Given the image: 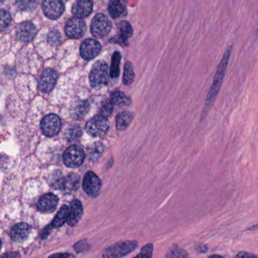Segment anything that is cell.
<instances>
[{
    "label": "cell",
    "instance_id": "cell-1",
    "mask_svg": "<svg viewBox=\"0 0 258 258\" xmlns=\"http://www.w3.org/2000/svg\"><path fill=\"white\" fill-rule=\"evenodd\" d=\"M232 50H233V46H229L227 50L225 51L223 57L219 63L218 67H217L215 75H214V79H213L212 85H211V88L207 92L206 104H205L204 109H203V117L206 116L209 109H211V106L215 102L216 99H217L219 92H220L225 75H226V72L227 70V67H228L230 57H231Z\"/></svg>",
    "mask_w": 258,
    "mask_h": 258
},
{
    "label": "cell",
    "instance_id": "cell-2",
    "mask_svg": "<svg viewBox=\"0 0 258 258\" xmlns=\"http://www.w3.org/2000/svg\"><path fill=\"white\" fill-rule=\"evenodd\" d=\"M138 247L136 241L119 242L103 251V258H121L129 255Z\"/></svg>",
    "mask_w": 258,
    "mask_h": 258
},
{
    "label": "cell",
    "instance_id": "cell-3",
    "mask_svg": "<svg viewBox=\"0 0 258 258\" xmlns=\"http://www.w3.org/2000/svg\"><path fill=\"white\" fill-rule=\"evenodd\" d=\"M108 67L103 60L97 61L92 67L89 75V82L94 89H100L107 82Z\"/></svg>",
    "mask_w": 258,
    "mask_h": 258
},
{
    "label": "cell",
    "instance_id": "cell-4",
    "mask_svg": "<svg viewBox=\"0 0 258 258\" xmlns=\"http://www.w3.org/2000/svg\"><path fill=\"white\" fill-rule=\"evenodd\" d=\"M112 28V22L105 14H96L94 17L91 24V33L96 38H103L106 37Z\"/></svg>",
    "mask_w": 258,
    "mask_h": 258
},
{
    "label": "cell",
    "instance_id": "cell-5",
    "mask_svg": "<svg viewBox=\"0 0 258 258\" xmlns=\"http://www.w3.org/2000/svg\"><path fill=\"white\" fill-rule=\"evenodd\" d=\"M86 157L84 151L81 148L73 145L66 150L63 155V162L66 166L76 168L83 163Z\"/></svg>",
    "mask_w": 258,
    "mask_h": 258
},
{
    "label": "cell",
    "instance_id": "cell-6",
    "mask_svg": "<svg viewBox=\"0 0 258 258\" xmlns=\"http://www.w3.org/2000/svg\"><path fill=\"white\" fill-rule=\"evenodd\" d=\"M109 128L107 118L96 116L91 119L86 124V131L91 136L95 138H102L106 135Z\"/></svg>",
    "mask_w": 258,
    "mask_h": 258
},
{
    "label": "cell",
    "instance_id": "cell-7",
    "mask_svg": "<svg viewBox=\"0 0 258 258\" xmlns=\"http://www.w3.org/2000/svg\"><path fill=\"white\" fill-rule=\"evenodd\" d=\"M40 128L43 135L47 137H54L61 129V120L56 114H49L42 119Z\"/></svg>",
    "mask_w": 258,
    "mask_h": 258
},
{
    "label": "cell",
    "instance_id": "cell-8",
    "mask_svg": "<svg viewBox=\"0 0 258 258\" xmlns=\"http://www.w3.org/2000/svg\"><path fill=\"white\" fill-rule=\"evenodd\" d=\"M102 182L95 173L89 171L83 179V187L84 191L91 197H97L102 189Z\"/></svg>",
    "mask_w": 258,
    "mask_h": 258
},
{
    "label": "cell",
    "instance_id": "cell-9",
    "mask_svg": "<svg viewBox=\"0 0 258 258\" xmlns=\"http://www.w3.org/2000/svg\"><path fill=\"white\" fill-rule=\"evenodd\" d=\"M86 31V22L81 18H71L66 24L65 34L69 38L80 39L84 36Z\"/></svg>",
    "mask_w": 258,
    "mask_h": 258
},
{
    "label": "cell",
    "instance_id": "cell-10",
    "mask_svg": "<svg viewBox=\"0 0 258 258\" xmlns=\"http://www.w3.org/2000/svg\"><path fill=\"white\" fill-rule=\"evenodd\" d=\"M58 74L53 69H46L40 76L39 88L43 93H50L57 83Z\"/></svg>",
    "mask_w": 258,
    "mask_h": 258
},
{
    "label": "cell",
    "instance_id": "cell-11",
    "mask_svg": "<svg viewBox=\"0 0 258 258\" xmlns=\"http://www.w3.org/2000/svg\"><path fill=\"white\" fill-rule=\"evenodd\" d=\"M102 51V46L99 41L93 39H87L80 46V54L84 60H91L99 55Z\"/></svg>",
    "mask_w": 258,
    "mask_h": 258
},
{
    "label": "cell",
    "instance_id": "cell-12",
    "mask_svg": "<svg viewBox=\"0 0 258 258\" xmlns=\"http://www.w3.org/2000/svg\"><path fill=\"white\" fill-rule=\"evenodd\" d=\"M117 29V35L110 39L109 43H116L122 46H128V43H127V40L133 35V28L132 25L128 21H122L118 24Z\"/></svg>",
    "mask_w": 258,
    "mask_h": 258
},
{
    "label": "cell",
    "instance_id": "cell-13",
    "mask_svg": "<svg viewBox=\"0 0 258 258\" xmlns=\"http://www.w3.org/2000/svg\"><path fill=\"white\" fill-rule=\"evenodd\" d=\"M43 9L47 18L52 20L58 19L64 11V5L62 0H45Z\"/></svg>",
    "mask_w": 258,
    "mask_h": 258
},
{
    "label": "cell",
    "instance_id": "cell-14",
    "mask_svg": "<svg viewBox=\"0 0 258 258\" xmlns=\"http://www.w3.org/2000/svg\"><path fill=\"white\" fill-rule=\"evenodd\" d=\"M58 204V197L53 193H46L39 200L37 208L43 213H52Z\"/></svg>",
    "mask_w": 258,
    "mask_h": 258
},
{
    "label": "cell",
    "instance_id": "cell-15",
    "mask_svg": "<svg viewBox=\"0 0 258 258\" xmlns=\"http://www.w3.org/2000/svg\"><path fill=\"white\" fill-rule=\"evenodd\" d=\"M37 34V28L31 22H23L16 30V36L20 41L28 43L33 40Z\"/></svg>",
    "mask_w": 258,
    "mask_h": 258
},
{
    "label": "cell",
    "instance_id": "cell-16",
    "mask_svg": "<svg viewBox=\"0 0 258 258\" xmlns=\"http://www.w3.org/2000/svg\"><path fill=\"white\" fill-rule=\"evenodd\" d=\"M93 2L92 0H76L72 7V13L78 18H87L92 14Z\"/></svg>",
    "mask_w": 258,
    "mask_h": 258
},
{
    "label": "cell",
    "instance_id": "cell-17",
    "mask_svg": "<svg viewBox=\"0 0 258 258\" xmlns=\"http://www.w3.org/2000/svg\"><path fill=\"white\" fill-rule=\"evenodd\" d=\"M83 208L81 202L74 200L70 204V214L67 223L70 227H75L83 217Z\"/></svg>",
    "mask_w": 258,
    "mask_h": 258
},
{
    "label": "cell",
    "instance_id": "cell-18",
    "mask_svg": "<svg viewBox=\"0 0 258 258\" xmlns=\"http://www.w3.org/2000/svg\"><path fill=\"white\" fill-rule=\"evenodd\" d=\"M89 110V103L86 101H76L70 109V114L73 119L79 120L83 119Z\"/></svg>",
    "mask_w": 258,
    "mask_h": 258
},
{
    "label": "cell",
    "instance_id": "cell-19",
    "mask_svg": "<svg viewBox=\"0 0 258 258\" xmlns=\"http://www.w3.org/2000/svg\"><path fill=\"white\" fill-rule=\"evenodd\" d=\"M30 227L27 223H21L15 225L11 232V237L16 243H22L28 237Z\"/></svg>",
    "mask_w": 258,
    "mask_h": 258
},
{
    "label": "cell",
    "instance_id": "cell-20",
    "mask_svg": "<svg viewBox=\"0 0 258 258\" xmlns=\"http://www.w3.org/2000/svg\"><path fill=\"white\" fill-rule=\"evenodd\" d=\"M126 0H110L108 6L109 15L113 19L119 18L126 10Z\"/></svg>",
    "mask_w": 258,
    "mask_h": 258
},
{
    "label": "cell",
    "instance_id": "cell-21",
    "mask_svg": "<svg viewBox=\"0 0 258 258\" xmlns=\"http://www.w3.org/2000/svg\"><path fill=\"white\" fill-rule=\"evenodd\" d=\"M134 114L128 111H122L116 116V128L118 130H125L133 120Z\"/></svg>",
    "mask_w": 258,
    "mask_h": 258
},
{
    "label": "cell",
    "instance_id": "cell-22",
    "mask_svg": "<svg viewBox=\"0 0 258 258\" xmlns=\"http://www.w3.org/2000/svg\"><path fill=\"white\" fill-rule=\"evenodd\" d=\"M69 214H70V208L67 206H63L60 211L57 212V215L53 220L52 223L50 225L52 228H58L62 227L68 219Z\"/></svg>",
    "mask_w": 258,
    "mask_h": 258
},
{
    "label": "cell",
    "instance_id": "cell-23",
    "mask_svg": "<svg viewBox=\"0 0 258 258\" xmlns=\"http://www.w3.org/2000/svg\"><path fill=\"white\" fill-rule=\"evenodd\" d=\"M80 184V178L76 174H71L64 178L63 190L66 193H70L76 191Z\"/></svg>",
    "mask_w": 258,
    "mask_h": 258
},
{
    "label": "cell",
    "instance_id": "cell-24",
    "mask_svg": "<svg viewBox=\"0 0 258 258\" xmlns=\"http://www.w3.org/2000/svg\"><path fill=\"white\" fill-rule=\"evenodd\" d=\"M113 105L117 104L118 106H128L132 103L130 98L127 96L125 93L121 92H113L110 95V99Z\"/></svg>",
    "mask_w": 258,
    "mask_h": 258
},
{
    "label": "cell",
    "instance_id": "cell-25",
    "mask_svg": "<svg viewBox=\"0 0 258 258\" xmlns=\"http://www.w3.org/2000/svg\"><path fill=\"white\" fill-rule=\"evenodd\" d=\"M121 56L119 52H115L112 54V63H111L110 71H109V76L111 78H117L119 75V65H120Z\"/></svg>",
    "mask_w": 258,
    "mask_h": 258
},
{
    "label": "cell",
    "instance_id": "cell-26",
    "mask_svg": "<svg viewBox=\"0 0 258 258\" xmlns=\"http://www.w3.org/2000/svg\"><path fill=\"white\" fill-rule=\"evenodd\" d=\"M83 135L81 127L78 125H70L65 132V137L68 141H75L79 139Z\"/></svg>",
    "mask_w": 258,
    "mask_h": 258
},
{
    "label": "cell",
    "instance_id": "cell-27",
    "mask_svg": "<svg viewBox=\"0 0 258 258\" xmlns=\"http://www.w3.org/2000/svg\"><path fill=\"white\" fill-rule=\"evenodd\" d=\"M40 0H16L18 8L21 11H34L38 5Z\"/></svg>",
    "mask_w": 258,
    "mask_h": 258
},
{
    "label": "cell",
    "instance_id": "cell-28",
    "mask_svg": "<svg viewBox=\"0 0 258 258\" xmlns=\"http://www.w3.org/2000/svg\"><path fill=\"white\" fill-rule=\"evenodd\" d=\"M135 79V71L132 63L126 62L124 67L123 82L124 84L128 86L132 84Z\"/></svg>",
    "mask_w": 258,
    "mask_h": 258
},
{
    "label": "cell",
    "instance_id": "cell-29",
    "mask_svg": "<svg viewBox=\"0 0 258 258\" xmlns=\"http://www.w3.org/2000/svg\"><path fill=\"white\" fill-rule=\"evenodd\" d=\"M103 152V146L100 143L93 144L88 151V155H89V159L92 161L98 159L102 156Z\"/></svg>",
    "mask_w": 258,
    "mask_h": 258
},
{
    "label": "cell",
    "instance_id": "cell-30",
    "mask_svg": "<svg viewBox=\"0 0 258 258\" xmlns=\"http://www.w3.org/2000/svg\"><path fill=\"white\" fill-rule=\"evenodd\" d=\"M64 178L65 177H63L60 171H57V172L53 174L52 177L51 178V182H50L51 184H51L53 188L56 189V190H63Z\"/></svg>",
    "mask_w": 258,
    "mask_h": 258
},
{
    "label": "cell",
    "instance_id": "cell-31",
    "mask_svg": "<svg viewBox=\"0 0 258 258\" xmlns=\"http://www.w3.org/2000/svg\"><path fill=\"white\" fill-rule=\"evenodd\" d=\"M11 18L9 13L5 10L0 9V30H4L9 27Z\"/></svg>",
    "mask_w": 258,
    "mask_h": 258
},
{
    "label": "cell",
    "instance_id": "cell-32",
    "mask_svg": "<svg viewBox=\"0 0 258 258\" xmlns=\"http://www.w3.org/2000/svg\"><path fill=\"white\" fill-rule=\"evenodd\" d=\"M113 103L111 102L110 100H105L102 103V106L100 108V115L103 116V117H109L111 113L113 110Z\"/></svg>",
    "mask_w": 258,
    "mask_h": 258
},
{
    "label": "cell",
    "instance_id": "cell-33",
    "mask_svg": "<svg viewBox=\"0 0 258 258\" xmlns=\"http://www.w3.org/2000/svg\"><path fill=\"white\" fill-rule=\"evenodd\" d=\"M154 246L153 244H148L144 246L141 249L139 255H137L134 258H152Z\"/></svg>",
    "mask_w": 258,
    "mask_h": 258
},
{
    "label": "cell",
    "instance_id": "cell-34",
    "mask_svg": "<svg viewBox=\"0 0 258 258\" xmlns=\"http://www.w3.org/2000/svg\"><path fill=\"white\" fill-rule=\"evenodd\" d=\"M167 258H188V255L185 251L175 249L171 251L167 255Z\"/></svg>",
    "mask_w": 258,
    "mask_h": 258
},
{
    "label": "cell",
    "instance_id": "cell-35",
    "mask_svg": "<svg viewBox=\"0 0 258 258\" xmlns=\"http://www.w3.org/2000/svg\"><path fill=\"white\" fill-rule=\"evenodd\" d=\"M88 246H89V245H88L86 240L79 241V243L74 245V249L77 253H80V252H83L87 250Z\"/></svg>",
    "mask_w": 258,
    "mask_h": 258
},
{
    "label": "cell",
    "instance_id": "cell-36",
    "mask_svg": "<svg viewBox=\"0 0 258 258\" xmlns=\"http://www.w3.org/2000/svg\"><path fill=\"white\" fill-rule=\"evenodd\" d=\"M60 35L58 32L55 31V30L50 32V35H49V40H50V43L56 44L60 41Z\"/></svg>",
    "mask_w": 258,
    "mask_h": 258
},
{
    "label": "cell",
    "instance_id": "cell-37",
    "mask_svg": "<svg viewBox=\"0 0 258 258\" xmlns=\"http://www.w3.org/2000/svg\"><path fill=\"white\" fill-rule=\"evenodd\" d=\"M235 258H258V255H255L249 252H240L237 254Z\"/></svg>",
    "mask_w": 258,
    "mask_h": 258
},
{
    "label": "cell",
    "instance_id": "cell-38",
    "mask_svg": "<svg viewBox=\"0 0 258 258\" xmlns=\"http://www.w3.org/2000/svg\"><path fill=\"white\" fill-rule=\"evenodd\" d=\"M49 258H75L74 255L68 253H57L51 255Z\"/></svg>",
    "mask_w": 258,
    "mask_h": 258
},
{
    "label": "cell",
    "instance_id": "cell-39",
    "mask_svg": "<svg viewBox=\"0 0 258 258\" xmlns=\"http://www.w3.org/2000/svg\"><path fill=\"white\" fill-rule=\"evenodd\" d=\"M1 258H20V255L18 253H16V252H12V253L4 255Z\"/></svg>",
    "mask_w": 258,
    "mask_h": 258
},
{
    "label": "cell",
    "instance_id": "cell-40",
    "mask_svg": "<svg viewBox=\"0 0 258 258\" xmlns=\"http://www.w3.org/2000/svg\"><path fill=\"white\" fill-rule=\"evenodd\" d=\"M209 258H225L223 257L220 256V255H211V257H209Z\"/></svg>",
    "mask_w": 258,
    "mask_h": 258
},
{
    "label": "cell",
    "instance_id": "cell-41",
    "mask_svg": "<svg viewBox=\"0 0 258 258\" xmlns=\"http://www.w3.org/2000/svg\"><path fill=\"white\" fill-rule=\"evenodd\" d=\"M249 230H258V224L255 225L254 227H251Z\"/></svg>",
    "mask_w": 258,
    "mask_h": 258
},
{
    "label": "cell",
    "instance_id": "cell-42",
    "mask_svg": "<svg viewBox=\"0 0 258 258\" xmlns=\"http://www.w3.org/2000/svg\"><path fill=\"white\" fill-rule=\"evenodd\" d=\"M1 247H2V241L0 239V250H1Z\"/></svg>",
    "mask_w": 258,
    "mask_h": 258
}]
</instances>
